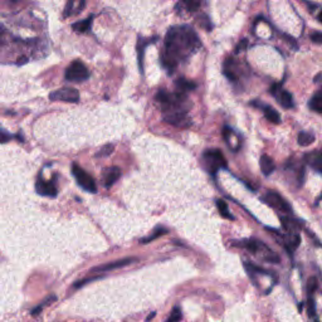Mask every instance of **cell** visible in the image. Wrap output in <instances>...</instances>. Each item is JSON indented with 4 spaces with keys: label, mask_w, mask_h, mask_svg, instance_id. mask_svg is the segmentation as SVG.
<instances>
[{
    "label": "cell",
    "mask_w": 322,
    "mask_h": 322,
    "mask_svg": "<svg viewBox=\"0 0 322 322\" xmlns=\"http://www.w3.org/2000/svg\"><path fill=\"white\" fill-rule=\"evenodd\" d=\"M199 24L202 25L203 28H205L207 30H212V28H213V24L211 23V20H209V18L207 15H202L199 16Z\"/></svg>",
    "instance_id": "4dcf8cb0"
},
{
    "label": "cell",
    "mask_w": 322,
    "mask_h": 322,
    "mask_svg": "<svg viewBox=\"0 0 322 322\" xmlns=\"http://www.w3.org/2000/svg\"><path fill=\"white\" fill-rule=\"evenodd\" d=\"M320 199H322V195H321V197H320Z\"/></svg>",
    "instance_id": "f35d334b"
},
{
    "label": "cell",
    "mask_w": 322,
    "mask_h": 322,
    "mask_svg": "<svg viewBox=\"0 0 322 322\" xmlns=\"http://www.w3.org/2000/svg\"><path fill=\"white\" fill-rule=\"evenodd\" d=\"M261 169L262 173L266 176L271 175L272 173L276 169V165H274V161L272 160V157H269L268 155H262L261 157Z\"/></svg>",
    "instance_id": "ac0fdd59"
},
{
    "label": "cell",
    "mask_w": 322,
    "mask_h": 322,
    "mask_svg": "<svg viewBox=\"0 0 322 322\" xmlns=\"http://www.w3.org/2000/svg\"><path fill=\"white\" fill-rule=\"evenodd\" d=\"M282 225L285 226V229L287 230V233H297L298 228H300V224L298 221L293 220L291 218H282Z\"/></svg>",
    "instance_id": "7402d4cb"
},
{
    "label": "cell",
    "mask_w": 322,
    "mask_h": 322,
    "mask_svg": "<svg viewBox=\"0 0 322 322\" xmlns=\"http://www.w3.org/2000/svg\"><path fill=\"white\" fill-rule=\"evenodd\" d=\"M27 61H28L27 57H21V58L18 59L16 64H24V63H27Z\"/></svg>",
    "instance_id": "d590c367"
},
{
    "label": "cell",
    "mask_w": 322,
    "mask_h": 322,
    "mask_svg": "<svg viewBox=\"0 0 322 322\" xmlns=\"http://www.w3.org/2000/svg\"><path fill=\"white\" fill-rule=\"evenodd\" d=\"M317 280L315 277H311L309 280V282H307V295H309V297H312V295H314L315 292L317 291Z\"/></svg>",
    "instance_id": "f1b7e54d"
},
{
    "label": "cell",
    "mask_w": 322,
    "mask_h": 322,
    "mask_svg": "<svg viewBox=\"0 0 322 322\" xmlns=\"http://www.w3.org/2000/svg\"><path fill=\"white\" fill-rule=\"evenodd\" d=\"M269 230H271V233H273V234L276 235V238L280 240L281 244L285 247V249L287 250L290 254H293V252L297 249V247L300 245V242H301V238H300V235H298L297 233L280 234V233H277V230H272V229H269Z\"/></svg>",
    "instance_id": "ba28073f"
},
{
    "label": "cell",
    "mask_w": 322,
    "mask_h": 322,
    "mask_svg": "<svg viewBox=\"0 0 322 322\" xmlns=\"http://www.w3.org/2000/svg\"><path fill=\"white\" fill-rule=\"evenodd\" d=\"M216 207H218L219 213H220V215L223 216V218L229 219V220H233V219H234V216H233L232 214L229 213L228 205H226V203L224 202L223 199H218V200H216Z\"/></svg>",
    "instance_id": "44dd1931"
},
{
    "label": "cell",
    "mask_w": 322,
    "mask_h": 322,
    "mask_svg": "<svg viewBox=\"0 0 322 322\" xmlns=\"http://www.w3.org/2000/svg\"><path fill=\"white\" fill-rule=\"evenodd\" d=\"M114 150V146L112 144H107L105 145V146H102L101 149L99 150V152L96 154V157H106V156H109V155L113 152Z\"/></svg>",
    "instance_id": "4316f807"
},
{
    "label": "cell",
    "mask_w": 322,
    "mask_h": 322,
    "mask_svg": "<svg viewBox=\"0 0 322 322\" xmlns=\"http://www.w3.org/2000/svg\"><path fill=\"white\" fill-rule=\"evenodd\" d=\"M306 161L312 169L322 174V151H312L306 155Z\"/></svg>",
    "instance_id": "9a60e30c"
},
{
    "label": "cell",
    "mask_w": 322,
    "mask_h": 322,
    "mask_svg": "<svg viewBox=\"0 0 322 322\" xmlns=\"http://www.w3.org/2000/svg\"><path fill=\"white\" fill-rule=\"evenodd\" d=\"M315 141V135L311 132H300L298 133V144L301 146H309Z\"/></svg>",
    "instance_id": "603a6c76"
},
{
    "label": "cell",
    "mask_w": 322,
    "mask_h": 322,
    "mask_svg": "<svg viewBox=\"0 0 322 322\" xmlns=\"http://www.w3.org/2000/svg\"><path fill=\"white\" fill-rule=\"evenodd\" d=\"M311 40L314 43H317V44H322V33H312Z\"/></svg>",
    "instance_id": "836d02e7"
},
{
    "label": "cell",
    "mask_w": 322,
    "mask_h": 322,
    "mask_svg": "<svg viewBox=\"0 0 322 322\" xmlns=\"http://www.w3.org/2000/svg\"><path fill=\"white\" fill-rule=\"evenodd\" d=\"M35 192H37L39 195H43V197H49V198H54L57 197V194H58L54 181L44 180V179L42 178V174H39V176H38L37 179V183H35Z\"/></svg>",
    "instance_id": "30bf717a"
},
{
    "label": "cell",
    "mask_w": 322,
    "mask_h": 322,
    "mask_svg": "<svg viewBox=\"0 0 322 322\" xmlns=\"http://www.w3.org/2000/svg\"><path fill=\"white\" fill-rule=\"evenodd\" d=\"M155 316V312H154V314H151V315H149V317H147V320H146V322H149L150 321V320H151L152 319V317H154Z\"/></svg>",
    "instance_id": "74e56055"
},
{
    "label": "cell",
    "mask_w": 322,
    "mask_h": 322,
    "mask_svg": "<svg viewBox=\"0 0 322 322\" xmlns=\"http://www.w3.org/2000/svg\"><path fill=\"white\" fill-rule=\"evenodd\" d=\"M51 101H61L70 102V104H77L80 101V94L78 91L71 87H63L61 90H57L49 95Z\"/></svg>",
    "instance_id": "52a82bcc"
},
{
    "label": "cell",
    "mask_w": 322,
    "mask_h": 322,
    "mask_svg": "<svg viewBox=\"0 0 322 322\" xmlns=\"http://www.w3.org/2000/svg\"><path fill=\"white\" fill-rule=\"evenodd\" d=\"M223 72H224V75H225V77H228L229 80L233 81V82H237L238 81L237 63H235L234 59L228 58L225 62H224Z\"/></svg>",
    "instance_id": "2e32d148"
},
{
    "label": "cell",
    "mask_w": 322,
    "mask_h": 322,
    "mask_svg": "<svg viewBox=\"0 0 322 322\" xmlns=\"http://www.w3.org/2000/svg\"><path fill=\"white\" fill-rule=\"evenodd\" d=\"M317 18H319V20H320V21H321V23H322V10H321V11H320V13H319V15H317Z\"/></svg>",
    "instance_id": "8d00e7d4"
},
{
    "label": "cell",
    "mask_w": 322,
    "mask_h": 322,
    "mask_svg": "<svg viewBox=\"0 0 322 322\" xmlns=\"http://www.w3.org/2000/svg\"><path fill=\"white\" fill-rule=\"evenodd\" d=\"M92 20H94V15H90L88 18H86L85 20H80L77 23H73L72 28L73 30L78 33H87L90 30L91 25H92Z\"/></svg>",
    "instance_id": "d6986e66"
},
{
    "label": "cell",
    "mask_w": 322,
    "mask_h": 322,
    "mask_svg": "<svg viewBox=\"0 0 322 322\" xmlns=\"http://www.w3.org/2000/svg\"><path fill=\"white\" fill-rule=\"evenodd\" d=\"M181 317H183V312H181L180 307L175 306L173 309V311H171L170 316H169L168 321H166V322H180Z\"/></svg>",
    "instance_id": "484cf974"
},
{
    "label": "cell",
    "mask_w": 322,
    "mask_h": 322,
    "mask_svg": "<svg viewBox=\"0 0 322 322\" xmlns=\"http://www.w3.org/2000/svg\"><path fill=\"white\" fill-rule=\"evenodd\" d=\"M310 107H311V109H314V111L322 113V91H320L319 94H316L312 97L311 102H310Z\"/></svg>",
    "instance_id": "cb8c5ba5"
},
{
    "label": "cell",
    "mask_w": 322,
    "mask_h": 322,
    "mask_svg": "<svg viewBox=\"0 0 322 322\" xmlns=\"http://www.w3.org/2000/svg\"><path fill=\"white\" fill-rule=\"evenodd\" d=\"M234 247H240L244 248V249L249 250L253 254H258L261 256L264 261L269 262V263H280V257L273 252V250L269 249L264 243H262L261 240L258 239H244L239 240V242L233 243Z\"/></svg>",
    "instance_id": "7a4b0ae2"
},
{
    "label": "cell",
    "mask_w": 322,
    "mask_h": 322,
    "mask_svg": "<svg viewBox=\"0 0 322 322\" xmlns=\"http://www.w3.org/2000/svg\"><path fill=\"white\" fill-rule=\"evenodd\" d=\"M137 261H139V259L135 258V257H127V258L118 259V261L109 262V263H106V264H102V266L95 267V268L91 269V272H92V273H97V272L113 271V269L122 268V267L128 266V264H132V263H135V262H137Z\"/></svg>",
    "instance_id": "7c38bea8"
},
{
    "label": "cell",
    "mask_w": 322,
    "mask_h": 322,
    "mask_svg": "<svg viewBox=\"0 0 322 322\" xmlns=\"http://www.w3.org/2000/svg\"><path fill=\"white\" fill-rule=\"evenodd\" d=\"M121 176V170L117 166H111V168L105 169L104 174H102V180H104L105 187L109 188L112 187L116 181L120 179Z\"/></svg>",
    "instance_id": "5bb4252c"
},
{
    "label": "cell",
    "mask_w": 322,
    "mask_h": 322,
    "mask_svg": "<svg viewBox=\"0 0 322 322\" xmlns=\"http://www.w3.org/2000/svg\"><path fill=\"white\" fill-rule=\"evenodd\" d=\"M11 136L10 135H6L5 131H1V142H6L8 141V139H10Z\"/></svg>",
    "instance_id": "e575fe53"
},
{
    "label": "cell",
    "mask_w": 322,
    "mask_h": 322,
    "mask_svg": "<svg viewBox=\"0 0 322 322\" xmlns=\"http://www.w3.org/2000/svg\"><path fill=\"white\" fill-rule=\"evenodd\" d=\"M72 174L73 176L77 180L78 185H80L82 189H85L86 192L88 193H96L97 187H96V181L85 169H82L81 166H78L77 164H73L72 165Z\"/></svg>",
    "instance_id": "5b68a950"
},
{
    "label": "cell",
    "mask_w": 322,
    "mask_h": 322,
    "mask_svg": "<svg viewBox=\"0 0 322 322\" xmlns=\"http://www.w3.org/2000/svg\"><path fill=\"white\" fill-rule=\"evenodd\" d=\"M203 164L204 168L208 170V173L215 174L220 169H226V160L224 157L223 152L219 149L207 150L203 154Z\"/></svg>",
    "instance_id": "3957f363"
},
{
    "label": "cell",
    "mask_w": 322,
    "mask_h": 322,
    "mask_svg": "<svg viewBox=\"0 0 322 322\" xmlns=\"http://www.w3.org/2000/svg\"><path fill=\"white\" fill-rule=\"evenodd\" d=\"M76 1H73V0H71V1H68V3L66 4V8H64V13H63V15L66 16H70V15H73V14H75V5H76Z\"/></svg>",
    "instance_id": "f546056e"
},
{
    "label": "cell",
    "mask_w": 322,
    "mask_h": 322,
    "mask_svg": "<svg viewBox=\"0 0 322 322\" xmlns=\"http://www.w3.org/2000/svg\"><path fill=\"white\" fill-rule=\"evenodd\" d=\"M262 108H263L264 116H266L267 120L271 121V122H273V123H280L281 122L280 113H278V112L276 111V109H274L273 107L262 106Z\"/></svg>",
    "instance_id": "ffe728a7"
},
{
    "label": "cell",
    "mask_w": 322,
    "mask_h": 322,
    "mask_svg": "<svg viewBox=\"0 0 322 322\" xmlns=\"http://www.w3.org/2000/svg\"><path fill=\"white\" fill-rule=\"evenodd\" d=\"M176 86V91L180 92V94H185L189 92V91H193L197 88V83H194L193 81H188L185 78H179L178 81L175 82Z\"/></svg>",
    "instance_id": "e0dca14e"
},
{
    "label": "cell",
    "mask_w": 322,
    "mask_h": 322,
    "mask_svg": "<svg viewBox=\"0 0 322 322\" xmlns=\"http://www.w3.org/2000/svg\"><path fill=\"white\" fill-rule=\"evenodd\" d=\"M202 48L197 32L189 25H176L168 30L164 40V48L160 53L161 64L169 73H173L178 66L188 61Z\"/></svg>",
    "instance_id": "6da1fadb"
},
{
    "label": "cell",
    "mask_w": 322,
    "mask_h": 322,
    "mask_svg": "<svg viewBox=\"0 0 322 322\" xmlns=\"http://www.w3.org/2000/svg\"><path fill=\"white\" fill-rule=\"evenodd\" d=\"M183 5L187 8V10L195 11V10H198V8L200 6V3L199 1H184Z\"/></svg>",
    "instance_id": "1f68e13d"
},
{
    "label": "cell",
    "mask_w": 322,
    "mask_h": 322,
    "mask_svg": "<svg viewBox=\"0 0 322 322\" xmlns=\"http://www.w3.org/2000/svg\"><path fill=\"white\" fill-rule=\"evenodd\" d=\"M90 71L87 70V67H86L82 62L78 61V59L73 61L70 66L67 67L66 73H64L66 81H70V82L75 83L87 81L88 78H90Z\"/></svg>",
    "instance_id": "277c9868"
},
{
    "label": "cell",
    "mask_w": 322,
    "mask_h": 322,
    "mask_svg": "<svg viewBox=\"0 0 322 322\" xmlns=\"http://www.w3.org/2000/svg\"><path fill=\"white\" fill-rule=\"evenodd\" d=\"M164 121L170 125L176 126V127H189L192 125V120L188 116L187 111H174V112H168V113H164Z\"/></svg>",
    "instance_id": "9c48e42d"
},
{
    "label": "cell",
    "mask_w": 322,
    "mask_h": 322,
    "mask_svg": "<svg viewBox=\"0 0 322 322\" xmlns=\"http://www.w3.org/2000/svg\"><path fill=\"white\" fill-rule=\"evenodd\" d=\"M166 233H168V229L163 228V226H159V228L155 229L154 233H152L151 235H149V237H146V238H142V239L140 240V243H144V244H146V243H150L151 240L156 239V238L161 237V235L166 234Z\"/></svg>",
    "instance_id": "d4e9b609"
},
{
    "label": "cell",
    "mask_w": 322,
    "mask_h": 322,
    "mask_svg": "<svg viewBox=\"0 0 322 322\" xmlns=\"http://www.w3.org/2000/svg\"><path fill=\"white\" fill-rule=\"evenodd\" d=\"M157 40V37L155 38H139L137 40V59H139V68L140 72H144V54H145V49H146L147 45H150L151 43H155Z\"/></svg>",
    "instance_id": "4fadbf2b"
},
{
    "label": "cell",
    "mask_w": 322,
    "mask_h": 322,
    "mask_svg": "<svg viewBox=\"0 0 322 322\" xmlns=\"http://www.w3.org/2000/svg\"><path fill=\"white\" fill-rule=\"evenodd\" d=\"M262 199H263V202L266 204H268L271 208L276 209V211L283 212V213H291L292 212V208H291V205L287 203V200L285 198H282V195L278 194L277 192L269 190V192H267L263 195Z\"/></svg>",
    "instance_id": "8992f818"
},
{
    "label": "cell",
    "mask_w": 322,
    "mask_h": 322,
    "mask_svg": "<svg viewBox=\"0 0 322 322\" xmlns=\"http://www.w3.org/2000/svg\"><path fill=\"white\" fill-rule=\"evenodd\" d=\"M247 45H248V40L244 38V39L240 40V42L238 43L237 47H235V53H239L240 51H244V49L247 48Z\"/></svg>",
    "instance_id": "d6a6232c"
},
{
    "label": "cell",
    "mask_w": 322,
    "mask_h": 322,
    "mask_svg": "<svg viewBox=\"0 0 322 322\" xmlns=\"http://www.w3.org/2000/svg\"><path fill=\"white\" fill-rule=\"evenodd\" d=\"M271 94L273 95L274 99L277 100L278 104L285 108H292L293 107V99L292 95L288 91L283 90L281 85H273L271 87Z\"/></svg>",
    "instance_id": "8fae6325"
},
{
    "label": "cell",
    "mask_w": 322,
    "mask_h": 322,
    "mask_svg": "<svg viewBox=\"0 0 322 322\" xmlns=\"http://www.w3.org/2000/svg\"><path fill=\"white\" fill-rule=\"evenodd\" d=\"M307 315L311 319L316 317V304H315L314 297H309V300H307Z\"/></svg>",
    "instance_id": "83f0119b"
}]
</instances>
